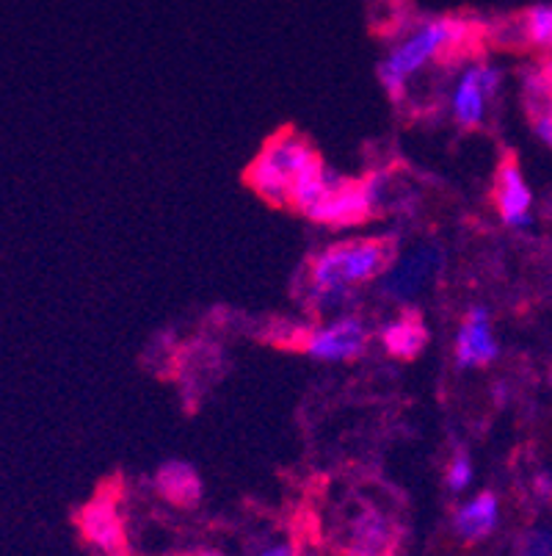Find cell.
<instances>
[{
  "label": "cell",
  "mask_w": 552,
  "mask_h": 556,
  "mask_svg": "<svg viewBox=\"0 0 552 556\" xmlns=\"http://www.w3.org/2000/svg\"><path fill=\"white\" fill-rule=\"evenodd\" d=\"M395 257V236L334 241L304 263L301 302L316 316H341L343 307L357 296V288L382 280Z\"/></svg>",
  "instance_id": "obj_1"
},
{
  "label": "cell",
  "mask_w": 552,
  "mask_h": 556,
  "mask_svg": "<svg viewBox=\"0 0 552 556\" xmlns=\"http://www.w3.org/2000/svg\"><path fill=\"white\" fill-rule=\"evenodd\" d=\"M470 39V23L462 17H432L414 25L412 31L395 42L378 62L376 75L389 103L403 105L409 98V80L418 78L434 62L462 48Z\"/></svg>",
  "instance_id": "obj_2"
},
{
  "label": "cell",
  "mask_w": 552,
  "mask_h": 556,
  "mask_svg": "<svg viewBox=\"0 0 552 556\" xmlns=\"http://www.w3.org/2000/svg\"><path fill=\"white\" fill-rule=\"evenodd\" d=\"M318 150L312 141L298 130L285 128L273 134L257 153V159L246 166L243 180L257 197L273 205V208H287L291 205L293 184L298 180L312 159H318Z\"/></svg>",
  "instance_id": "obj_3"
},
{
  "label": "cell",
  "mask_w": 552,
  "mask_h": 556,
  "mask_svg": "<svg viewBox=\"0 0 552 556\" xmlns=\"http://www.w3.org/2000/svg\"><path fill=\"white\" fill-rule=\"evenodd\" d=\"M371 327L357 313H341L323 325L293 332L291 346L318 363H354L371 346Z\"/></svg>",
  "instance_id": "obj_4"
},
{
  "label": "cell",
  "mask_w": 552,
  "mask_h": 556,
  "mask_svg": "<svg viewBox=\"0 0 552 556\" xmlns=\"http://www.w3.org/2000/svg\"><path fill=\"white\" fill-rule=\"evenodd\" d=\"M503 73L489 62H470L459 70L450 89V116L462 130H480L498 100Z\"/></svg>",
  "instance_id": "obj_5"
},
{
  "label": "cell",
  "mask_w": 552,
  "mask_h": 556,
  "mask_svg": "<svg viewBox=\"0 0 552 556\" xmlns=\"http://www.w3.org/2000/svg\"><path fill=\"white\" fill-rule=\"evenodd\" d=\"M398 526L382 507L354 502L337 526V548L346 556H393Z\"/></svg>",
  "instance_id": "obj_6"
},
{
  "label": "cell",
  "mask_w": 552,
  "mask_h": 556,
  "mask_svg": "<svg viewBox=\"0 0 552 556\" xmlns=\"http://www.w3.org/2000/svg\"><path fill=\"white\" fill-rule=\"evenodd\" d=\"M442 263L445 255L439 244H418L409 252H403V255L398 252L387 275L378 280L382 282V294L387 300L409 305L437 280L439 271H442Z\"/></svg>",
  "instance_id": "obj_7"
},
{
  "label": "cell",
  "mask_w": 552,
  "mask_h": 556,
  "mask_svg": "<svg viewBox=\"0 0 552 556\" xmlns=\"http://www.w3.org/2000/svg\"><path fill=\"white\" fill-rule=\"evenodd\" d=\"M78 532L89 548L100 556H130L128 529L119 513V504L111 495H94L78 513Z\"/></svg>",
  "instance_id": "obj_8"
},
{
  "label": "cell",
  "mask_w": 552,
  "mask_h": 556,
  "mask_svg": "<svg viewBox=\"0 0 552 556\" xmlns=\"http://www.w3.org/2000/svg\"><path fill=\"white\" fill-rule=\"evenodd\" d=\"M376 216V208H373L371 191L362 180L351 178H337L334 186L329 189L326 200L321 202V208L312 214L310 222L323 227H332V230H346V227L364 225L368 219Z\"/></svg>",
  "instance_id": "obj_9"
},
{
  "label": "cell",
  "mask_w": 552,
  "mask_h": 556,
  "mask_svg": "<svg viewBox=\"0 0 552 556\" xmlns=\"http://www.w3.org/2000/svg\"><path fill=\"white\" fill-rule=\"evenodd\" d=\"M500 357V341L495 336L492 313L484 305H473L464 313L459 332L453 338V361L459 368L492 366Z\"/></svg>",
  "instance_id": "obj_10"
},
{
  "label": "cell",
  "mask_w": 552,
  "mask_h": 556,
  "mask_svg": "<svg viewBox=\"0 0 552 556\" xmlns=\"http://www.w3.org/2000/svg\"><path fill=\"white\" fill-rule=\"evenodd\" d=\"M492 200L500 222L511 227V230H523V227L534 222V191H530V184L523 175V166L516 164L514 155H505L498 164Z\"/></svg>",
  "instance_id": "obj_11"
},
{
  "label": "cell",
  "mask_w": 552,
  "mask_h": 556,
  "mask_svg": "<svg viewBox=\"0 0 552 556\" xmlns=\"http://www.w3.org/2000/svg\"><path fill=\"white\" fill-rule=\"evenodd\" d=\"M500 526V502L492 490L473 495L450 515V529L462 543L478 545L492 538Z\"/></svg>",
  "instance_id": "obj_12"
},
{
  "label": "cell",
  "mask_w": 552,
  "mask_h": 556,
  "mask_svg": "<svg viewBox=\"0 0 552 556\" xmlns=\"http://www.w3.org/2000/svg\"><path fill=\"white\" fill-rule=\"evenodd\" d=\"M152 488L166 504L177 509L200 507L205 484H202L200 471L185 459H166L158 465V471L152 477Z\"/></svg>",
  "instance_id": "obj_13"
},
{
  "label": "cell",
  "mask_w": 552,
  "mask_h": 556,
  "mask_svg": "<svg viewBox=\"0 0 552 556\" xmlns=\"http://www.w3.org/2000/svg\"><path fill=\"white\" fill-rule=\"evenodd\" d=\"M378 338H382V346L389 357L401 363H412L425 352L432 332L425 327V318L420 316V311L403 307L398 316L389 318L387 325L382 327Z\"/></svg>",
  "instance_id": "obj_14"
},
{
  "label": "cell",
  "mask_w": 552,
  "mask_h": 556,
  "mask_svg": "<svg viewBox=\"0 0 552 556\" xmlns=\"http://www.w3.org/2000/svg\"><path fill=\"white\" fill-rule=\"evenodd\" d=\"M519 34L539 50H552V3H536L519 20Z\"/></svg>",
  "instance_id": "obj_15"
},
{
  "label": "cell",
  "mask_w": 552,
  "mask_h": 556,
  "mask_svg": "<svg viewBox=\"0 0 552 556\" xmlns=\"http://www.w3.org/2000/svg\"><path fill=\"white\" fill-rule=\"evenodd\" d=\"M473 479H475V465H473V457H470V452L459 448V452L450 454V463L448 468H445V488H448L453 495H462L464 490L473 484Z\"/></svg>",
  "instance_id": "obj_16"
},
{
  "label": "cell",
  "mask_w": 552,
  "mask_h": 556,
  "mask_svg": "<svg viewBox=\"0 0 552 556\" xmlns=\"http://www.w3.org/2000/svg\"><path fill=\"white\" fill-rule=\"evenodd\" d=\"M523 556H552V532L534 529L523 540Z\"/></svg>",
  "instance_id": "obj_17"
},
{
  "label": "cell",
  "mask_w": 552,
  "mask_h": 556,
  "mask_svg": "<svg viewBox=\"0 0 552 556\" xmlns=\"http://www.w3.org/2000/svg\"><path fill=\"white\" fill-rule=\"evenodd\" d=\"M534 134L544 141L547 148H552V105L534 111Z\"/></svg>",
  "instance_id": "obj_18"
},
{
  "label": "cell",
  "mask_w": 552,
  "mask_h": 556,
  "mask_svg": "<svg viewBox=\"0 0 552 556\" xmlns=\"http://www.w3.org/2000/svg\"><path fill=\"white\" fill-rule=\"evenodd\" d=\"M255 556H298V551L293 543H271L262 551H257Z\"/></svg>",
  "instance_id": "obj_19"
},
{
  "label": "cell",
  "mask_w": 552,
  "mask_h": 556,
  "mask_svg": "<svg viewBox=\"0 0 552 556\" xmlns=\"http://www.w3.org/2000/svg\"><path fill=\"white\" fill-rule=\"evenodd\" d=\"M182 556H224L219 551H194V554H182Z\"/></svg>",
  "instance_id": "obj_20"
}]
</instances>
